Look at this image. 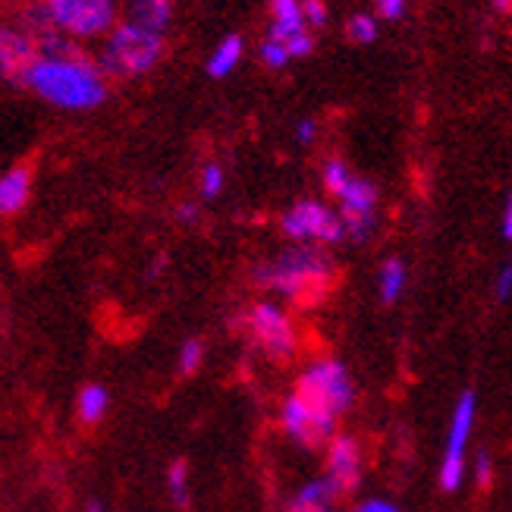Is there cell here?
Instances as JSON below:
<instances>
[{
    "instance_id": "6da1fadb",
    "label": "cell",
    "mask_w": 512,
    "mask_h": 512,
    "mask_svg": "<svg viewBox=\"0 0 512 512\" xmlns=\"http://www.w3.org/2000/svg\"><path fill=\"white\" fill-rule=\"evenodd\" d=\"M22 82L41 101L60 110H92L107 98V73L101 70V63L79 54L73 41L60 51L35 54Z\"/></svg>"
},
{
    "instance_id": "7a4b0ae2",
    "label": "cell",
    "mask_w": 512,
    "mask_h": 512,
    "mask_svg": "<svg viewBox=\"0 0 512 512\" xmlns=\"http://www.w3.org/2000/svg\"><path fill=\"white\" fill-rule=\"evenodd\" d=\"M255 283L271 296L296 302V305H318L337 283V261L330 258L324 246H299L289 242L286 249L261 261L252 271Z\"/></svg>"
},
{
    "instance_id": "3957f363",
    "label": "cell",
    "mask_w": 512,
    "mask_h": 512,
    "mask_svg": "<svg viewBox=\"0 0 512 512\" xmlns=\"http://www.w3.org/2000/svg\"><path fill=\"white\" fill-rule=\"evenodd\" d=\"M321 183H324L330 198H337V211L343 217L346 239L368 242L374 236L377 224H381V214H377L381 195H377V186L368 183L365 176L352 173L343 158H327L324 161Z\"/></svg>"
},
{
    "instance_id": "277c9868",
    "label": "cell",
    "mask_w": 512,
    "mask_h": 512,
    "mask_svg": "<svg viewBox=\"0 0 512 512\" xmlns=\"http://www.w3.org/2000/svg\"><path fill=\"white\" fill-rule=\"evenodd\" d=\"M164 57V32H154L136 19L117 22L114 32L104 35L101 70L117 79H136L151 73Z\"/></svg>"
},
{
    "instance_id": "5b68a950",
    "label": "cell",
    "mask_w": 512,
    "mask_h": 512,
    "mask_svg": "<svg viewBox=\"0 0 512 512\" xmlns=\"http://www.w3.org/2000/svg\"><path fill=\"white\" fill-rule=\"evenodd\" d=\"M293 393H299L311 406H318L321 412H327L333 418H343L355 406V396H359L349 368L337 359V355L308 359L296 377Z\"/></svg>"
},
{
    "instance_id": "8992f818",
    "label": "cell",
    "mask_w": 512,
    "mask_h": 512,
    "mask_svg": "<svg viewBox=\"0 0 512 512\" xmlns=\"http://www.w3.org/2000/svg\"><path fill=\"white\" fill-rule=\"evenodd\" d=\"M242 333L249 343L274 362H289L299 352V324L277 299H258L242 311Z\"/></svg>"
},
{
    "instance_id": "52a82bcc",
    "label": "cell",
    "mask_w": 512,
    "mask_h": 512,
    "mask_svg": "<svg viewBox=\"0 0 512 512\" xmlns=\"http://www.w3.org/2000/svg\"><path fill=\"white\" fill-rule=\"evenodd\" d=\"M38 13L66 38H101L117 26V0H41Z\"/></svg>"
},
{
    "instance_id": "ba28073f",
    "label": "cell",
    "mask_w": 512,
    "mask_h": 512,
    "mask_svg": "<svg viewBox=\"0 0 512 512\" xmlns=\"http://www.w3.org/2000/svg\"><path fill=\"white\" fill-rule=\"evenodd\" d=\"M280 233L299 246H337L346 239V227L337 208L321 198H299L280 214Z\"/></svg>"
},
{
    "instance_id": "9c48e42d",
    "label": "cell",
    "mask_w": 512,
    "mask_h": 512,
    "mask_svg": "<svg viewBox=\"0 0 512 512\" xmlns=\"http://www.w3.org/2000/svg\"><path fill=\"white\" fill-rule=\"evenodd\" d=\"M475 415H478V396L472 390H465L453 406L447 447H443L440 472H437V481H440L443 491H459L462 481L469 478V462H472L469 443L475 434Z\"/></svg>"
},
{
    "instance_id": "30bf717a",
    "label": "cell",
    "mask_w": 512,
    "mask_h": 512,
    "mask_svg": "<svg viewBox=\"0 0 512 512\" xmlns=\"http://www.w3.org/2000/svg\"><path fill=\"white\" fill-rule=\"evenodd\" d=\"M337 425H340V418L311 406L299 393H289L280 403V428L302 450H324L327 443L340 434Z\"/></svg>"
},
{
    "instance_id": "8fae6325",
    "label": "cell",
    "mask_w": 512,
    "mask_h": 512,
    "mask_svg": "<svg viewBox=\"0 0 512 512\" xmlns=\"http://www.w3.org/2000/svg\"><path fill=\"white\" fill-rule=\"evenodd\" d=\"M337 494L346 497L352 494L355 487L362 484L365 478V450H362V440L355 434H337L327 447H324V472H321Z\"/></svg>"
},
{
    "instance_id": "7c38bea8",
    "label": "cell",
    "mask_w": 512,
    "mask_h": 512,
    "mask_svg": "<svg viewBox=\"0 0 512 512\" xmlns=\"http://www.w3.org/2000/svg\"><path fill=\"white\" fill-rule=\"evenodd\" d=\"M38 48L32 35L26 32H16L0 26V79H26L29 63L35 60Z\"/></svg>"
},
{
    "instance_id": "4fadbf2b",
    "label": "cell",
    "mask_w": 512,
    "mask_h": 512,
    "mask_svg": "<svg viewBox=\"0 0 512 512\" xmlns=\"http://www.w3.org/2000/svg\"><path fill=\"white\" fill-rule=\"evenodd\" d=\"M32 195V173L26 167H13L0 176V217L19 214L29 205Z\"/></svg>"
},
{
    "instance_id": "5bb4252c",
    "label": "cell",
    "mask_w": 512,
    "mask_h": 512,
    "mask_svg": "<svg viewBox=\"0 0 512 512\" xmlns=\"http://www.w3.org/2000/svg\"><path fill=\"white\" fill-rule=\"evenodd\" d=\"M337 487H333L324 475L305 481L299 491L289 500V512H321V509H330L333 500H337Z\"/></svg>"
},
{
    "instance_id": "9a60e30c",
    "label": "cell",
    "mask_w": 512,
    "mask_h": 512,
    "mask_svg": "<svg viewBox=\"0 0 512 512\" xmlns=\"http://www.w3.org/2000/svg\"><path fill=\"white\" fill-rule=\"evenodd\" d=\"M242 54H246V41H242L239 35H227V38H220L214 44V51L205 63V70L211 79H227L236 66L242 63Z\"/></svg>"
},
{
    "instance_id": "2e32d148",
    "label": "cell",
    "mask_w": 512,
    "mask_h": 512,
    "mask_svg": "<svg viewBox=\"0 0 512 512\" xmlns=\"http://www.w3.org/2000/svg\"><path fill=\"white\" fill-rule=\"evenodd\" d=\"M406 283H409V267L403 258H387L377 271V293H381V302L393 305L403 299L406 293Z\"/></svg>"
},
{
    "instance_id": "e0dca14e",
    "label": "cell",
    "mask_w": 512,
    "mask_h": 512,
    "mask_svg": "<svg viewBox=\"0 0 512 512\" xmlns=\"http://www.w3.org/2000/svg\"><path fill=\"white\" fill-rule=\"evenodd\" d=\"M110 409V393L101 384H85L76 396V415L82 425H98Z\"/></svg>"
},
{
    "instance_id": "ac0fdd59",
    "label": "cell",
    "mask_w": 512,
    "mask_h": 512,
    "mask_svg": "<svg viewBox=\"0 0 512 512\" xmlns=\"http://www.w3.org/2000/svg\"><path fill=\"white\" fill-rule=\"evenodd\" d=\"M173 13V0H132L129 4V19L142 22V26L164 32Z\"/></svg>"
},
{
    "instance_id": "d6986e66",
    "label": "cell",
    "mask_w": 512,
    "mask_h": 512,
    "mask_svg": "<svg viewBox=\"0 0 512 512\" xmlns=\"http://www.w3.org/2000/svg\"><path fill=\"white\" fill-rule=\"evenodd\" d=\"M167 491L176 506H189V465L176 459L167 469Z\"/></svg>"
},
{
    "instance_id": "ffe728a7",
    "label": "cell",
    "mask_w": 512,
    "mask_h": 512,
    "mask_svg": "<svg viewBox=\"0 0 512 512\" xmlns=\"http://www.w3.org/2000/svg\"><path fill=\"white\" fill-rule=\"evenodd\" d=\"M258 57H261V63L267 66V70H283L286 63H293V54H289L286 41H280L274 35H264L261 48H258Z\"/></svg>"
},
{
    "instance_id": "44dd1931",
    "label": "cell",
    "mask_w": 512,
    "mask_h": 512,
    "mask_svg": "<svg viewBox=\"0 0 512 512\" xmlns=\"http://www.w3.org/2000/svg\"><path fill=\"white\" fill-rule=\"evenodd\" d=\"M377 16H368V13H355L349 22H346V38L352 44H374L377 41Z\"/></svg>"
},
{
    "instance_id": "7402d4cb",
    "label": "cell",
    "mask_w": 512,
    "mask_h": 512,
    "mask_svg": "<svg viewBox=\"0 0 512 512\" xmlns=\"http://www.w3.org/2000/svg\"><path fill=\"white\" fill-rule=\"evenodd\" d=\"M224 183H227V173L217 161H208L202 167V173H198V192H202L205 202H211V198H217L220 192H224Z\"/></svg>"
},
{
    "instance_id": "603a6c76",
    "label": "cell",
    "mask_w": 512,
    "mask_h": 512,
    "mask_svg": "<svg viewBox=\"0 0 512 512\" xmlns=\"http://www.w3.org/2000/svg\"><path fill=\"white\" fill-rule=\"evenodd\" d=\"M176 365H180V374H195L205 365V343L202 340H186L180 346V355H176Z\"/></svg>"
},
{
    "instance_id": "cb8c5ba5",
    "label": "cell",
    "mask_w": 512,
    "mask_h": 512,
    "mask_svg": "<svg viewBox=\"0 0 512 512\" xmlns=\"http://www.w3.org/2000/svg\"><path fill=\"white\" fill-rule=\"evenodd\" d=\"M469 478L481 487V491H487L491 487V481H494V459H491V453H475V459L469 462Z\"/></svg>"
},
{
    "instance_id": "d4e9b609",
    "label": "cell",
    "mask_w": 512,
    "mask_h": 512,
    "mask_svg": "<svg viewBox=\"0 0 512 512\" xmlns=\"http://www.w3.org/2000/svg\"><path fill=\"white\" fill-rule=\"evenodd\" d=\"M302 10H305L308 29H324V26H327L330 10H327L324 0H302Z\"/></svg>"
},
{
    "instance_id": "484cf974",
    "label": "cell",
    "mask_w": 512,
    "mask_h": 512,
    "mask_svg": "<svg viewBox=\"0 0 512 512\" xmlns=\"http://www.w3.org/2000/svg\"><path fill=\"white\" fill-rule=\"evenodd\" d=\"M374 10H377V19L396 22V19H403V16H406L409 0H374Z\"/></svg>"
},
{
    "instance_id": "4316f807",
    "label": "cell",
    "mask_w": 512,
    "mask_h": 512,
    "mask_svg": "<svg viewBox=\"0 0 512 512\" xmlns=\"http://www.w3.org/2000/svg\"><path fill=\"white\" fill-rule=\"evenodd\" d=\"M494 296H497L500 302H509V299H512V261H506V264L500 267V274H497V280H494Z\"/></svg>"
},
{
    "instance_id": "83f0119b",
    "label": "cell",
    "mask_w": 512,
    "mask_h": 512,
    "mask_svg": "<svg viewBox=\"0 0 512 512\" xmlns=\"http://www.w3.org/2000/svg\"><path fill=\"white\" fill-rule=\"evenodd\" d=\"M352 512H399V506L390 500H381V497H371V500H362Z\"/></svg>"
},
{
    "instance_id": "f1b7e54d",
    "label": "cell",
    "mask_w": 512,
    "mask_h": 512,
    "mask_svg": "<svg viewBox=\"0 0 512 512\" xmlns=\"http://www.w3.org/2000/svg\"><path fill=\"white\" fill-rule=\"evenodd\" d=\"M318 139V123L315 120H299V126H296V142L299 145H311Z\"/></svg>"
},
{
    "instance_id": "f546056e",
    "label": "cell",
    "mask_w": 512,
    "mask_h": 512,
    "mask_svg": "<svg viewBox=\"0 0 512 512\" xmlns=\"http://www.w3.org/2000/svg\"><path fill=\"white\" fill-rule=\"evenodd\" d=\"M500 230H503V239L512 242V192L506 198V205H503V217H500Z\"/></svg>"
},
{
    "instance_id": "4dcf8cb0",
    "label": "cell",
    "mask_w": 512,
    "mask_h": 512,
    "mask_svg": "<svg viewBox=\"0 0 512 512\" xmlns=\"http://www.w3.org/2000/svg\"><path fill=\"white\" fill-rule=\"evenodd\" d=\"M176 220H180V224H195V220H198V205L195 202L180 205V211H176Z\"/></svg>"
},
{
    "instance_id": "1f68e13d",
    "label": "cell",
    "mask_w": 512,
    "mask_h": 512,
    "mask_svg": "<svg viewBox=\"0 0 512 512\" xmlns=\"http://www.w3.org/2000/svg\"><path fill=\"white\" fill-rule=\"evenodd\" d=\"M497 13H512V0H487Z\"/></svg>"
},
{
    "instance_id": "d6a6232c",
    "label": "cell",
    "mask_w": 512,
    "mask_h": 512,
    "mask_svg": "<svg viewBox=\"0 0 512 512\" xmlns=\"http://www.w3.org/2000/svg\"><path fill=\"white\" fill-rule=\"evenodd\" d=\"M85 512H104V509H101V506H98V503H92V506H88V509H85Z\"/></svg>"
},
{
    "instance_id": "836d02e7",
    "label": "cell",
    "mask_w": 512,
    "mask_h": 512,
    "mask_svg": "<svg viewBox=\"0 0 512 512\" xmlns=\"http://www.w3.org/2000/svg\"><path fill=\"white\" fill-rule=\"evenodd\" d=\"M321 512H340V509H333V506H330V509H321Z\"/></svg>"
}]
</instances>
